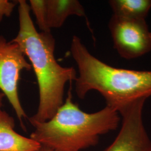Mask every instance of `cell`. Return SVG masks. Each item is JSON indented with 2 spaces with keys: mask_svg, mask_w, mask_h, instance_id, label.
<instances>
[{
  "mask_svg": "<svg viewBox=\"0 0 151 151\" xmlns=\"http://www.w3.org/2000/svg\"><path fill=\"white\" fill-rule=\"evenodd\" d=\"M15 120L0 109V151H38L41 145L15 130Z\"/></svg>",
  "mask_w": 151,
  "mask_h": 151,
  "instance_id": "cell-7",
  "label": "cell"
},
{
  "mask_svg": "<svg viewBox=\"0 0 151 151\" xmlns=\"http://www.w3.org/2000/svg\"><path fill=\"white\" fill-rule=\"evenodd\" d=\"M114 15L129 19L146 20L151 9V0H111Z\"/></svg>",
  "mask_w": 151,
  "mask_h": 151,
  "instance_id": "cell-9",
  "label": "cell"
},
{
  "mask_svg": "<svg viewBox=\"0 0 151 151\" xmlns=\"http://www.w3.org/2000/svg\"><path fill=\"white\" fill-rule=\"evenodd\" d=\"M38 151H54V150L49 148L45 146H41L39 150Z\"/></svg>",
  "mask_w": 151,
  "mask_h": 151,
  "instance_id": "cell-11",
  "label": "cell"
},
{
  "mask_svg": "<svg viewBox=\"0 0 151 151\" xmlns=\"http://www.w3.org/2000/svg\"><path fill=\"white\" fill-rule=\"evenodd\" d=\"M19 31L11 41L17 44L29 60L35 74L39 102L37 112L29 120L31 124L51 119L64 103L65 85L75 81L77 71L63 67L54 56L55 40L51 32H38L25 0L17 1Z\"/></svg>",
  "mask_w": 151,
  "mask_h": 151,
  "instance_id": "cell-1",
  "label": "cell"
},
{
  "mask_svg": "<svg viewBox=\"0 0 151 151\" xmlns=\"http://www.w3.org/2000/svg\"><path fill=\"white\" fill-rule=\"evenodd\" d=\"M109 29L114 47L126 60L139 58L151 50V32L146 20L129 19L113 15Z\"/></svg>",
  "mask_w": 151,
  "mask_h": 151,
  "instance_id": "cell-5",
  "label": "cell"
},
{
  "mask_svg": "<svg viewBox=\"0 0 151 151\" xmlns=\"http://www.w3.org/2000/svg\"><path fill=\"white\" fill-rule=\"evenodd\" d=\"M4 97H5L4 94L2 92H0V109H1L3 105V100H4Z\"/></svg>",
  "mask_w": 151,
  "mask_h": 151,
  "instance_id": "cell-12",
  "label": "cell"
},
{
  "mask_svg": "<svg viewBox=\"0 0 151 151\" xmlns=\"http://www.w3.org/2000/svg\"><path fill=\"white\" fill-rule=\"evenodd\" d=\"M45 21L47 29L62 27L70 16L86 17L85 9L77 0H44Z\"/></svg>",
  "mask_w": 151,
  "mask_h": 151,
  "instance_id": "cell-8",
  "label": "cell"
},
{
  "mask_svg": "<svg viewBox=\"0 0 151 151\" xmlns=\"http://www.w3.org/2000/svg\"><path fill=\"white\" fill-rule=\"evenodd\" d=\"M70 51L78 70L75 82L80 99H84L91 90L97 91L105 99L106 106L118 112L131 103L151 96V70L122 69L108 65L92 55L76 35L72 39Z\"/></svg>",
  "mask_w": 151,
  "mask_h": 151,
  "instance_id": "cell-2",
  "label": "cell"
},
{
  "mask_svg": "<svg viewBox=\"0 0 151 151\" xmlns=\"http://www.w3.org/2000/svg\"><path fill=\"white\" fill-rule=\"evenodd\" d=\"M17 1H10L9 0H0V22L4 17H10L13 12Z\"/></svg>",
  "mask_w": 151,
  "mask_h": 151,
  "instance_id": "cell-10",
  "label": "cell"
},
{
  "mask_svg": "<svg viewBox=\"0 0 151 151\" xmlns=\"http://www.w3.org/2000/svg\"><path fill=\"white\" fill-rule=\"evenodd\" d=\"M146 99H140L121 109L122 127L113 142L104 151H151V140L143 121Z\"/></svg>",
  "mask_w": 151,
  "mask_h": 151,
  "instance_id": "cell-6",
  "label": "cell"
},
{
  "mask_svg": "<svg viewBox=\"0 0 151 151\" xmlns=\"http://www.w3.org/2000/svg\"><path fill=\"white\" fill-rule=\"evenodd\" d=\"M119 114L108 106L93 113L83 111L72 101L70 87L63 104L51 119L32 124L35 129L30 138L54 151H80L96 146L100 135L116 129Z\"/></svg>",
  "mask_w": 151,
  "mask_h": 151,
  "instance_id": "cell-3",
  "label": "cell"
},
{
  "mask_svg": "<svg viewBox=\"0 0 151 151\" xmlns=\"http://www.w3.org/2000/svg\"><path fill=\"white\" fill-rule=\"evenodd\" d=\"M25 57L17 44L8 41L0 34V90L14 109L24 130L23 119L27 115L19 96L18 83L22 70L32 69Z\"/></svg>",
  "mask_w": 151,
  "mask_h": 151,
  "instance_id": "cell-4",
  "label": "cell"
}]
</instances>
